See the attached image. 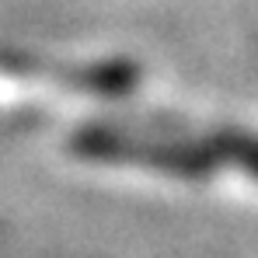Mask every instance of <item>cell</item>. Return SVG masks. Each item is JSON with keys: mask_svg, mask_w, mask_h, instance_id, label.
Listing matches in <instances>:
<instances>
[{"mask_svg": "<svg viewBox=\"0 0 258 258\" xmlns=\"http://www.w3.org/2000/svg\"><path fill=\"white\" fill-rule=\"evenodd\" d=\"M70 150L87 161H133L185 181H203L216 168V154L206 140L181 133H133L115 126H84L70 136Z\"/></svg>", "mask_w": 258, "mask_h": 258, "instance_id": "obj_1", "label": "cell"}, {"mask_svg": "<svg viewBox=\"0 0 258 258\" xmlns=\"http://www.w3.org/2000/svg\"><path fill=\"white\" fill-rule=\"evenodd\" d=\"M70 81H74V87H81L87 94H98V98H122L136 87L140 67L129 59H105V63L77 70Z\"/></svg>", "mask_w": 258, "mask_h": 258, "instance_id": "obj_2", "label": "cell"}, {"mask_svg": "<svg viewBox=\"0 0 258 258\" xmlns=\"http://www.w3.org/2000/svg\"><path fill=\"white\" fill-rule=\"evenodd\" d=\"M203 140L210 143V150L216 154V161H230L234 168H241L244 174L258 178V133L220 126V129H210Z\"/></svg>", "mask_w": 258, "mask_h": 258, "instance_id": "obj_3", "label": "cell"}]
</instances>
